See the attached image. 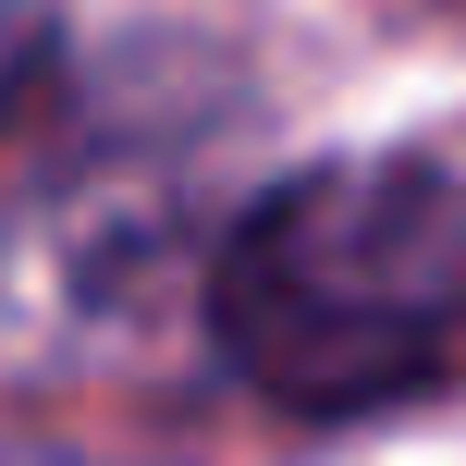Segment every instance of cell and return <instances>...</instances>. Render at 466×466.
<instances>
[{
  "label": "cell",
  "instance_id": "6da1fadb",
  "mask_svg": "<svg viewBox=\"0 0 466 466\" xmlns=\"http://www.w3.org/2000/svg\"><path fill=\"white\" fill-rule=\"evenodd\" d=\"M221 356L295 418H369L442 380L466 331V197L430 160H319L233 221Z\"/></svg>",
  "mask_w": 466,
  "mask_h": 466
},
{
  "label": "cell",
  "instance_id": "7a4b0ae2",
  "mask_svg": "<svg viewBox=\"0 0 466 466\" xmlns=\"http://www.w3.org/2000/svg\"><path fill=\"white\" fill-rule=\"evenodd\" d=\"M37 62H49V25L25 13V0H0V111H13L25 86H37Z\"/></svg>",
  "mask_w": 466,
  "mask_h": 466
},
{
  "label": "cell",
  "instance_id": "3957f363",
  "mask_svg": "<svg viewBox=\"0 0 466 466\" xmlns=\"http://www.w3.org/2000/svg\"><path fill=\"white\" fill-rule=\"evenodd\" d=\"M25 466H86V454H25Z\"/></svg>",
  "mask_w": 466,
  "mask_h": 466
}]
</instances>
